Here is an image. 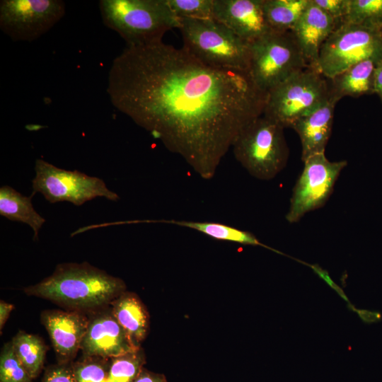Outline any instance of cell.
<instances>
[{
    "instance_id": "1",
    "label": "cell",
    "mask_w": 382,
    "mask_h": 382,
    "mask_svg": "<svg viewBox=\"0 0 382 382\" xmlns=\"http://www.w3.org/2000/svg\"><path fill=\"white\" fill-rule=\"evenodd\" d=\"M107 91L115 108L207 180L263 114L267 97L248 71L209 66L162 41L125 48L112 64Z\"/></svg>"
},
{
    "instance_id": "2",
    "label": "cell",
    "mask_w": 382,
    "mask_h": 382,
    "mask_svg": "<svg viewBox=\"0 0 382 382\" xmlns=\"http://www.w3.org/2000/svg\"><path fill=\"white\" fill-rule=\"evenodd\" d=\"M125 291L123 280L88 263L58 265L50 276L24 289L28 295L79 311L110 305Z\"/></svg>"
},
{
    "instance_id": "3",
    "label": "cell",
    "mask_w": 382,
    "mask_h": 382,
    "mask_svg": "<svg viewBox=\"0 0 382 382\" xmlns=\"http://www.w3.org/2000/svg\"><path fill=\"white\" fill-rule=\"evenodd\" d=\"M99 7L104 25L117 32L127 47L161 42L167 31L180 25L166 0H101Z\"/></svg>"
},
{
    "instance_id": "4",
    "label": "cell",
    "mask_w": 382,
    "mask_h": 382,
    "mask_svg": "<svg viewBox=\"0 0 382 382\" xmlns=\"http://www.w3.org/2000/svg\"><path fill=\"white\" fill-rule=\"evenodd\" d=\"M183 47L202 63L248 71V43L214 19L179 18Z\"/></svg>"
},
{
    "instance_id": "5",
    "label": "cell",
    "mask_w": 382,
    "mask_h": 382,
    "mask_svg": "<svg viewBox=\"0 0 382 382\" xmlns=\"http://www.w3.org/2000/svg\"><path fill=\"white\" fill-rule=\"evenodd\" d=\"M284 129L262 115L239 133L232 145L233 153L250 175L270 180L285 168L289 151Z\"/></svg>"
},
{
    "instance_id": "6",
    "label": "cell",
    "mask_w": 382,
    "mask_h": 382,
    "mask_svg": "<svg viewBox=\"0 0 382 382\" xmlns=\"http://www.w3.org/2000/svg\"><path fill=\"white\" fill-rule=\"evenodd\" d=\"M248 48V72L265 93L308 68L291 31L272 30L249 42Z\"/></svg>"
},
{
    "instance_id": "7",
    "label": "cell",
    "mask_w": 382,
    "mask_h": 382,
    "mask_svg": "<svg viewBox=\"0 0 382 382\" xmlns=\"http://www.w3.org/2000/svg\"><path fill=\"white\" fill-rule=\"evenodd\" d=\"M329 79L306 68L267 93L263 115L284 128L313 111L330 98Z\"/></svg>"
},
{
    "instance_id": "8",
    "label": "cell",
    "mask_w": 382,
    "mask_h": 382,
    "mask_svg": "<svg viewBox=\"0 0 382 382\" xmlns=\"http://www.w3.org/2000/svg\"><path fill=\"white\" fill-rule=\"evenodd\" d=\"M35 170L32 195L40 192L51 203L69 202L80 206L96 197L112 201L120 199L103 180L78 170H64L39 158L36 160Z\"/></svg>"
},
{
    "instance_id": "9",
    "label": "cell",
    "mask_w": 382,
    "mask_h": 382,
    "mask_svg": "<svg viewBox=\"0 0 382 382\" xmlns=\"http://www.w3.org/2000/svg\"><path fill=\"white\" fill-rule=\"evenodd\" d=\"M381 52L382 37L378 31L342 23L321 47L318 71L330 79L354 64Z\"/></svg>"
},
{
    "instance_id": "10",
    "label": "cell",
    "mask_w": 382,
    "mask_h": 382,
    "mask_svg": "<svg viewBox=\"0 0 382 382\" xmlns=\"http://www.w3.org/2000/svg\"><path fill=\"white\" fill-rule=\"evenodd\" d=\"M303 163L286 214L289 223H296L308 212L323 207L333 192L341 171L347 165L346 160L329 161L325 153L316 154Z\"/></svg>"
},
{
    "instance_id": "11",
    "label": "cell",
    "mask_w": 382,
    "mask_h": 382,
    "mask_svg": "<svg viewBox=\"0 0 382 382\" xmlns=\"http://www.w3.org/2000/svg\"><path fill=\"white\" fill-rule=\"evenodd\" d=\"M65 14L59 0H3L0 28L13 41L31 42L49 31Z\"/></svg>"
},
{
    "instance_id": "12",
    "label": "cell",
    "mask_w": 382,
    "mask_h": 382,
    "mask_svg": "<svg viewBox=\"0 0 382 382\" xmlns=\"http://www.w3.org/2000/svg\"><path fill=\"white\" fill-rule=\"evenodd\" d=\"M140 348L132 342L110 308L89 318L80 350L83 357L112 359Z\"/></svg>"
},
{
    "instance_id": "13",
    "label": "cell",
    "mask_w": 382,
    "mask_h": 382,
    "mask_svg": "<svg viewBox=\"0 0 382 382\" xmlns=\"http://www.w3.org/2000/svg\"><path fill=\"white\" fill-rule=\"evenodd\" d=\"M213 17L248 43L272 31L262 0H214Z\"/></svg>"
},
{
    "instance_id": "14",
    "label": "cell",
    "mask_w": 382,
    "mask_h": 382,
    "mask_svg": "<svg viewBox=\"0 0 382 382\" xmlns=\"http://www.w3.org/2000/svg\"><path fill=\"white\" fill-rule=\"evenodd\" d=\"M89 318L79 311L46 310L41 313V322L47 330L58 363L72 362L85 334Z\"/></svg>"
},
{
    "instance_id": "15",
    "label": "cell",
    "mask_w": 382,
    "mask_h": 382,
    "mask_svg": "<svg viewBox=\"0 0 382 382\" xmlns=\"http://www.w3.org/2000/svg\"><path fill=\"white\" fill-rule=\"evenodd\" d=\"M340 24L313 0H309L306 8L291 30L308 68L318 71L321 47Z\"/></svg>"
},
{
    "instance_id": "16",
    "label": "cell",
    "mask_w": 382,
    "mask_h": 382,
    "mask_svg": "<svg viewBox=\"0 0 382 382\" xmlns=\"http://www.w3.org/2000/svg\"><path fill=\"white\" fill-rule=\"evenodd\" d=\"M337 103L330 98L313 111L298 119L291 126L301 140L303 162L316 154L325 153L332 132Z\"/></svg>"
},
{
    "instance_id": "17",
    "label": "cell",
    "mask_w": 382,
    "mask_h": 382,
    "mask_svg": "<svg viewBox=\"0 0 382 382\" xmlns=\"http://www.w3.org/2000/svg\"><path fill=\"white\" fill-rule=\"evenodd\" d=\"M382 52L361 60L329 79L330 97L337 102L345 96L375 93V72Z\"/></svg>"
},
{
    "instance_id": "18",
    "label": "cell",
    "mask_w": 382,
    "mask_h": 382,
    "mask_svg": "<svg viewBox=\"0 0 382 382\" xmlns=\"http://www.w3.org/2000/svg\"><path fill=\"white\" fill-rule=\"evenodd\" d=\"M111 312L138 347L146 337L149 329V315L140 298L133 292L125 291L110 303Z\"/></svg>"
},
{
    "instance_id": "19",
    "label": "cell",
    "mask_w": 382,
    "mask_h": 382,
    "mask_svg": "<svg viewBox=\"0 0 382 382\" xmlns=\"http://www.w3.org/2000/svg\"><path fill=\"white\" fill-rule=\"evenodd\" d=\"M32 197L24 196L8 185L2 186L0 188V214L9 220L28 224L37 238L45 220L35 210Z\"/></svg>"
},
{
    "instance_id": "20",
    "label": "cell",
    "mask_w": 382,
    "mask_h": 382,
    "mask_svg": "<svg viewBox=\"0 0 382 382\" xmlns=\"http://www.w3.org/2000/svg\"><path fill=\"white\" fill-rule=\"evenodd\" d=\"M153 221L170 224L191 228L219 241L233 242L243 245L262 246L277 253L284 255L281 252L262 243L255 235L250 232L243 231L224 224L177 220L151 221V222Z\"/></svg>"
},
{
    "instance_id": "21",
    "label": "cell",
    "mask_w": 382,
    "mask_h": 382,
    "mask_svg": "<svg viewBox=\"0 0 382 382\" xmlns=\"http://www.w3.org/2000/svg\"><path fill=\"white\" fill-rule=\"evenodd\" d=\"M309 0H262L267 21L272 30L291 31Z\"/></svg>"
},
{
    "instance_id": "22",
    "label": "cell",
    "mask_w": 382,
    "mask_h": 382,
    "mask_svg": "<svg viewBox=\"0 0 382 382\" xmlns=\"http://www.w3.org/2000/svg\"><path fill=\"white\" fill-rule=\"evenodd\" d=\"M13 350L34 380L40 374L47 347L37 335L19 331L11 340Z\"/></svg>"
},
{
    "instance_id": "23",
    "label": "cell",
    "mask_w": 382,
    "mask_h": 382,
    "mask_svg": "<svg viewBox=\"0 0 382 382\" xmlns=\"http://www.w3.org/2000/svg\"><path fill=\"white\" fill-rule=\"evenodd\" d=\"M343 23L379 31L382 28V0H349Z\"/></svg>"
},
{
    "instance_id": "24",
    "label": "cell",
    "mask_w": 382,
    "mask_h": 382,
    "mask_svg": "<svg viewBox=\"0 0 382 382\" xmlns=\"http://www.w3.org/2000/svg\"><path fill=\"white\" fill-rule=\"evenodd\" d=\"M146 363V356L141 347L137 351L110 359L105 382H133Z\"/></svg>"
},
{
    "instance_id": "25",
    "label": "cell",
    "mask_w": 382,
    "mask_h": 382,
    "mask_svg": "<svg viewBox=\"0 0 382 382\" xmlns=\"http://www.w3.org/2000/svg\"><path fill=\"white\" fill-rule=\"evenodd\" d=\"M110 359L83 357L73 362L76 382H105Z\"/></svg>"
},
{
    "instance_id": "26",
    "label": "cell",
    "mask_w": 382,
    "mask_h": 382,
    "mask_svg": "<svg viewBox=\"0 0 382 382\" xmlns=\"http://www.w3.org/2000/svg\"><path fill=\"white\" fill-rule=\"evenodd\" d=\"M33 380L16 356L12 342L4 344L0 354V382H33Z\"/></svg>"
},
{
    "instance_id": "27",
    "label": "cell",
    "mask_w": 382,
    "mask_h": 382,
    "mask_svg": "<svg viewBox=\"0 0 382 382\" xmlns=\"http://www.w3.org/2000/svg\"><path fill=\"white\" fill-rule=\"evenodd\" d=\"M178 18L214 19V0H166Z\"/></svg>"
},
{
    "instance_id": "28",
    "label": "cell",
    "mask_w": 382,
    "mask_h": 382,
    "mask_svg": "<svg viewBox=\"0 0 382 382\" xmlns=\"http://www.w3.org/2000/svg\"><path fill=\"white\" fill-rule=\"evenodd\" d=\"M42 382H76L73 362L57 363L48 367L45 371Z\"/></svg>"
},
{
    "instance_id": "29",
    "label": "cell",
    "mask_w": 382,
    "mask_h": 382,
    "mask_svg": "<svg viewBox=\"0 0 382 382\" xmlns=\"http://www.w3.org/2000/svg\"><path fill=\"white\" fill-rule=\"evenodd\" d=\"M324 12L339 23L344 22L349 8V0H313Z\"/></svg>"
},
{
    "instance_id": "30",
    "label": "cell",
    "mask_w": 382,
    "mask_h": 382,
    "mask_svg": "<svg viewBox=\"0 0 382 382\" xmlns=\"http://www.w3.org/2000/svg\"><path fill=\"white\" fill-rule=\"evenodd\" d=\"M297 261L309 267L320 279L327 284L330 288L333 289L344 301L347 302V303H350V301L348 297L346 296L345 291L332 279L330 275L326 270L322 268L318 264H308L298 260Z\"/></svg>"
},
{
    "instance_id": "31",
    "label": "cell",
    "mask_w": 382,
    "mask_h": 382,
    "mask_svg": "<svg viewBox=\"0 0 382 382\" xmlns=\"http://www.w3.org/2000/svg\"><path fill=\"white\" fill-rule=\"evenodd\" d=\"M347 307L356 313L360 320L366 325L378 323L382 320V313L377 310H368L356 308L353 304L348 303Z\"/></svg>"
},
{
    "instance_id": "32",
    "label": "cell",
    "mask_w": 382,
    "mask_h": 382,
    "mask_svg": "<svg viewBox=\"0 0 382 382\" xmlns=\"http://www.w3.org/2000/svg\"><path fill=\"white\" fill-rule=\"evenodd\" d=\"M133 382H168L163 374L155 373L144 367Z\"/></svg>"
},
{
    "instance_id": "33",
    "label": "cell",
    "mask_w": 382,
    "mask_h": 382,
    "mask_svg": "<svg viewBox=\"0 0 382 382\" xmlns=\"http://www.w3.org/2000/svg\"><path fill=\"white\" fill-rule=\"evenodd\" d=\"M13 305L6 303V301L1 300L0 301V330L1 333L2 329L6 323L11 311L13 309Z\"/></svg>"
},
{
    "instance_id": "34",
    "label": "cell",
    "mask_w": 382,
    "mask_h": 382,
    "mask_svg": "<svg viewBox=\"0 0 382 382\" xmlns=\"http://www.w3.org/2000/svg\"><path fill=\"white\" fill-rule=\"evenodd\" d=\"M374 88L375 93H376L382 100V57L378 64L375 72Z\"/></svg>"
},
{
    "instance_id": "35",
    "label": "cell",
    "mask_w": 382,
    "mask_h": 382,
    "mask_svg": "<svg viewBox=\"0 0 382 382\" xmlns=\"http://www.w3.org/2000/svg\"><path fill=\"white\" fill-rule=\"evenodd\" d=\"M378 32H379V33H380V35H381V36L382 37V28L379 30Z\"/></svg>"
}]
</instances>
